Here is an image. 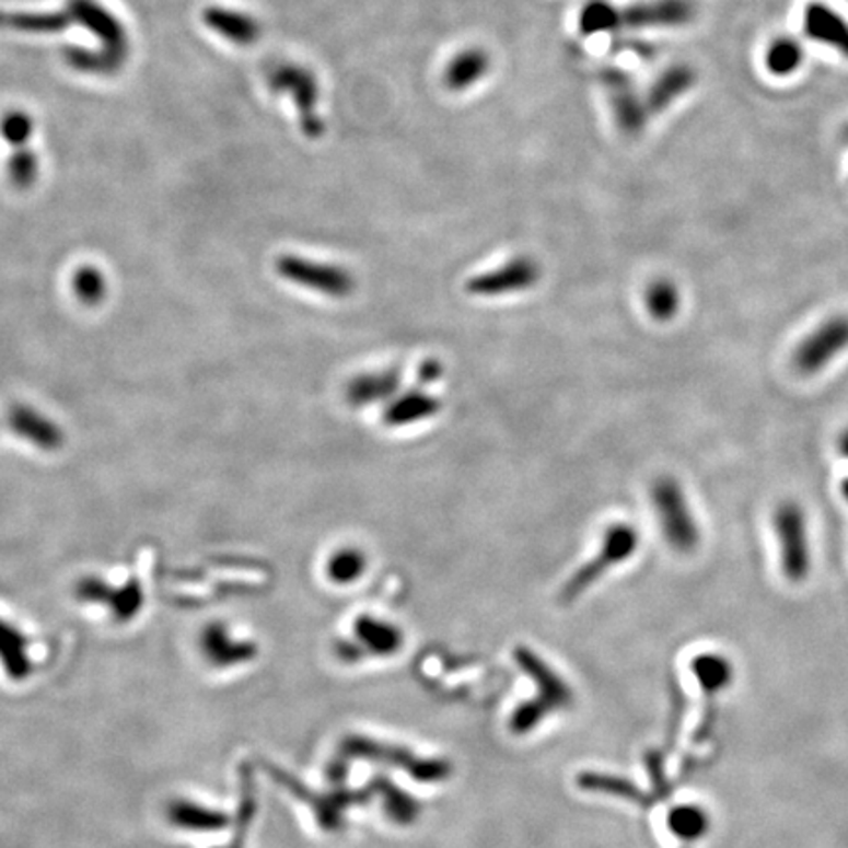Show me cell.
I'll return each instance as SVG.
<instances>
[{
  "label": "cell",
  "instance_id": "cell-19",
  "mask_svg": "<svg viewBox=\"0 0 848 848\" xmlns=\"http://www.w3.org/2000/svg\"><path fill=\"white\" fill-rule=\"evenodd\" d=\"M440 407L442 403L429 392L410 390L393 397L392 403L383 410V422L387 429L409 427L420 420L432 419L434 415H439Z\"/></svg>",
  "mask_w": 848,
  "mask_h": 848
},
{
  "label": "cell",
  "instance_id": "cell-20",
  "mask_svg": "<svg viewBox=\"0 0 848 848\" xmlns=\"http://www.w3.org/2000/svg\"><path fill=\"white\" fill-rule=\"evenodd\" d=\"M399 370L360 373L346 385V400L352 407H368L373 403L393 399L399 392Z\"/></svg>",
  "mask_w": 848,
  "mask_h": 848
},
{
  "label": "cell",
  "instance_id": "cell-30",
  "mask_svg": "<svg viewBox=\"0 0 848 848\" xmlns=\"http://www.w3.org/2000/svg\"><path fill=\"white\" fill-rule=\"evenodd\" d=\"M619 7L609 0H588L580 12V32L583 36H595L605 32H619Z\"/></svg>",
  "mask_w": 848,
  "mask_h": 848
},
{
  "label": "cell",
  "instance_id": "cell-3",
  "mask_svg": "<svg viewBox=\"0 0 848 848\" xmlns=\"http://www.w3.org/2000/svg\"><path fill=\"white\" fill-rule=\"evenodd\" d=\"M340 756L346 760L365 758V760L390 764L409 774L413 780L422 783L444 782L452 774V766L444 758H420L405 748L372 741L368 736H348L340 748Z\"/></svg>",
  "mask_w": 848,
  "mask_h": 848
},
{
  "label": "cell",
  "instance_id": "cell-32",
  "mask_svg": "<svg viewBox=\"0 0 848 848\" xmlns=\"http://www.w3.org/2000/svg\"><path fill=\"white\" fill-rule=\"evenodd\" d=\"M644 299H647V309H649L650 316L654 321H660V323L672 321L677 315L679 303H682L679 289L670 279H657L647 289V297Z\"/></svg>",
  "mask_w": 848,
  "mask_h": 848
},
{
  "label": "cell",
  "instance_id": "cell-43",
  "mask_svg": "<svg viewBox=\"0 0 848 848\" xmlns=\"http://www.w3.org/2000/svg\"><path fill=\"white\" fill-rule=\"evenodd\" d=\"M843 493H845V497L848 499V479L843 484Z\"/></svg>",
  "mask_w": 848,
  "mask_h": 848
},
{
  "label": "cell",
  "instance_id": "cell-7",
  "mask_svg": "<svg viewBox=\"0 0 848 848\" xmlns=\"http://www.w3.org/2000/svg\"><path fill=\"white\" fill-rule=\"evenodd\" d=\"M774 528L780 544L782 572L791 582L808 578L811 568L808 519L798 503L786 501L774 513Z\"/></svg>",
  "mask_w": 848,
  "mask_h": 848
},
{
  "label": "cell",
  "instance_id": "cell-15",
  "mask_svg": "<svg viewBox=\"0 0 848 848\" xmlns=\"http://www.w3.org/2000/svg\"><path fill=\"white\" fill-rule=\"evenodd\" d=\"M352 629L353 640L360 644L365 657H395L405 644V635L397 625L373 615H360L353 620Z\"/></svg>",
  "mask_w": 848,
  "mask_h": 848
},
{
  "label": "cell",
  "instance_id": "cell-13",
  "mask_svg": "<svg viewBox=\"0 0 848 848\" xmlns=\"http://www.w3.org/2000/svg\"><path fill=\"white\" fill-rule=\"evenodd\" d=\"M67 12L73 22H79L83 28L89 30L93 36L101 39L103 48L118 58H128V32L123 22L116 19L113 12L98 4L96 0H69Z\"/></svg>",
  "mask_w": 848,
  "mask_h": 848
},
{
  "label": "cell",
  "instance_id": "cell-16",
  "mask_svg": "<svg viewBox=\"0 0 848 848\" xmlns=\"http://www.w3.org/2000/svg\"><path fill=\"white\" fill-rule=\"evenodd\" d=\"M803 30L808 38L839 51L848 59V22L837 10L823 2H811L803 14Z\"/></svg>",
  "mask_w": 848,
  "mask_h": 848
},
{
  "label": "cell",
  "instance_id": "cell-44",
  "mask_svg": "<svg viewBox=\"0 0 848 848\" xmlns=\"http://www.w3.org/2000/svg\"><path fill=\"white\" fill-rule=\"evenodd\" d=\"M843 138H845V142L848 143V125L845 126V130H843Z\"/></svg>",
  "mask_w": 848,
  "mask_h": 848
},
{
  "label": "cell",
  "instance_id": "cell-27",
  "mask_svg": "<svg viewBox=\"0 0 848 848\" xmlns=\"http://www.w3.org/2000/svg\"><path fill=\"white\" fill-rule=\"evenodd\" d=\"M63 58L67 66L91 75H115L120 71V67L125 66V59L106 51L105 48L85 49L71 46L63 51Z\"/></svg>",
  "mask_w": 848,
  "mask_h": 848
},
{
  "label": "cell",
  "instance_id": "cell-14",
  "mask_svg": "<svg viewBox=\"0 0 848 848\" xmlns=\"http://www.w3.org/2000/svg\"><path fill=\"white\" fill-rule=\"evenodd\" d=\"M200 650L207 662L217 667L240 666L258 657L256 642L234 639L224 623H210L200 632Z\"/></svg>",
  "mask_w": 848,
  "mask_h": 848
},
{
  "label": "cell",
  "instance_id": "cell-42",
  "mask_svg": "<svg viewBox=\"0 0 848 848\" xmlns=\"http://www.w3.org/2000/svg\"><path fill=\"white\" fill-rule=\"evenodd\" d=\"M839 450L843 456L848 457V430L845 432V434H843V437H840Z\"/></svg>",
  "mask_w": 848,
  "mask_h": 848
},
{
  "label": "cell",
  "instance_id": "cell-40",
  "mask_svg": "<svg viewBox=\"0 0 848 848\" xmlns=\"http://www.w3.org/2000/svg\"><path fill=\"white\" fill-rule=\"evenodd\" d=\"M440 375H442V365H440V362H437V360H427V362L422 363L419 368L420 383L437 382Z\"/></svg>",
  "mask_w": 848,
  "mask_h": 848
},
{
  "label": "cell",
  "instance_id": "cell-10",
  "mask_svg": "<svg viewBox=\"0 0 848 848\" xmlns=\"http://www.w3.org/2000/svg\"><path fill=\"white\" fill-rule=\"evenodd\" d=\"M543 277V269L536 259L528 256H516L493 271L469 277L466 281V293L474 297H501L511 293H523L533 289Z\"/></svg>",
  "mask_w": 848,
  "mask_h": 848
},
{
  "label": "cell",
  "instance_id": "cell-21",
  "mask_svg": "<svg viewBox=\"0 0 848 848\" xmlns=\"http://www.w3.org/2000/svg\"><path fill=\"white\" fill-rule=\"evenodd\" d=\"M77 595H81V600L105 603L113 609L116 620H123V623L132 619L143 603L142 591H140L138 582L126 585L125 590L115 591L108 590L105 583H101L98 580H85L77 585Z\"/></svg>",
  "mask_w": 848,
  "mask_h": 848
},
{
  "label": "cell",
  "instance_id": "cell-24",
  "mask_svg": "<svg viewBox=\"0 0 848 848\" xmlns=\"http://www.w3.org/2000/svg\"><path fill=\"white\" fill-rule=\"evenodd\" d=\"M368 788L382 798L383 810L393 823L413 825L415 821L419 820L420 811H422L419 801L415 800L407 791L399 790L387 778L377 776L368 783Z\"/></svg>",
  "mask_w": 848,
  "mask_h": 848
},
{
  "label": "cell",
  "instance_id": "cell-25",
  "mask_svg": "<svg viewBox=\"0 0 848 848\" xmlns=\"http://www.w3.org/2000/svg\"><path fill=\"white\" fill-rule=\"evenodd\" d=\"M71 24L69 12H0V28L24 34H59Z\"/></svg>",
  "mask_w": 848,
  "mask_h": 848
},
{
  "label": "cell",
  "instance_id": "cell-37",
  "mask_svg": "<svg viewBox=\"0 0 848 848\" xmlns=\"http://www.w3.org/2000/svg\"><path fill=\"white\" fill-rule=\"evenodd\" d=\"M254 811H256V795H254V783L248 773L242 774V801H240L239 833L234 839L230 840L229 847L224 848H244L246 840V830L249 823L254 821Z\"/></svg>",
  "mask_w": 848,
  "mask_h": 848
},
{
  "label": "cell",
  "instance_id": "cell-26",
  "mask_svg": "<svg viewBox=\"0 0 848 848\" xmlns=\"http://www.w3.org/2000/svg\"><path fill=\"white\" fill-rule=\"evenodd\" d=\"M170 821L189 830H220L229 827L230 817L222 811L210 810L193 801H175L170 805Z\"/></svg>",
  "mask_w": 848,
  "mask_h": 848
},
{
  "label": "cell",
  "instance_id": "cell-28",
  "mask_svg": "<svg viewBox=\"0 0 848 848\" xmlns=\"http://www.w3.org/2000/svg\"><path fill=\"white\" fill-rule=\"evenodd\" d=\"M368 570L365 554L356 546H346L334 553L326 562V576L336 585H352Z\"/></svg>",
  "mask_w": 848,
  "mask_h": 848
},
{
  "label": "cell",
  "instance_id": "cell-12",
  "mask_svg": "<svg viewBox=\"0 0 848 848\" xmlns=\"http://www.w3.org/2000/svg\"><path fill=\"white\" fill-rule=\"evenodd\" d=\"M696 0H640L619 7L620 30L677 28L696 19Z\"/></svg>",
  "mask_w": 848,
  "mask_h": 848
},
{
  "label": "cell",
  "instance_id": "cell-9",
  "mask_svg": "<svg viewBox=\"0 0 848 848\" xmlns=\"http://www.w3.org/2000/svg\"><path fill=\"white\" fill-rule=\"evenodd\" d=\"M274 778L281 786H286L287 790L291 791L295 798L306 803L313 813H315L316 821L323 829L334 830L342 827L344 813L353 808V805H360L370 800V788L368 790L350 791V790H336L333 793H315V791L309 790L303 783L297 782L293 776L279 770V768H269Z\"/></svg>",
  "mask_w": 848,
  "mask_h": 848
},
{
  "label": "cell",
  "instance_id": "cell-11",
  "mask_svg": "<svg viewBox=\"0 0 848 848\" xmlns=\"http://www.w3.org/2000/svg\"><path fill=\"white\" fill-rule=\"evenodd\" d=\"M848 348V316H835L817 326L813 333L795 348L793 365L805 375L821 372L833 358H837Z\"/></svg>",
  "mask_w": 848,
  "mask_h": 848
},
{
  "label": "cell",
  "instance_id": "cell-23",
  "mask_svg": "<svg viewBox=\"0 0 848 848\" xmlns=\"http://www.w3.org/2000/svg\"><path fill=\"white\" fill-rule=\"evenodd\" d=\"M10 429L20 434L22 439L34 442L44 450H56L61 446V432L54 422L44 419L36 410L28 407H12L9 413Z\"/></svg>",
  "mask_w": 848,
  "mask_h": 848
},
{
  "label": "cell",
  "instance_id": "cell-4",
  "mask_svg": "<svg viewBox=\"0 0 848 848\" xmlns=\"http://www.w3.org/2000/svg\"><path fill=\"white\" fill-rule=\"evenodd\" d=\"M637 548H639V533L632 524H611L603 534L600 554L593 556L590 562L583 564L582 568L566 582L560 591V601L572 603V601L578 600L582 593L590 590L593 583H597V580H601L615 566L629 560L630 556L637 553Z\"/></svg>",
  "mask_w": 848,
  "mask_h": 848
},
{
  "label": "cell",
  "instance_id": "cell-5",
  "mask_svg": "<svg viewBox=\"0 0 848 848\" xmlns=\"http://www.w3.org/2000/svg\"><path fill=\"white\" fill-rule=\"evenodd\" d=\"M652 506L667 544L677 553H694L701 534L696 516L689 511L686 496L676 479L660 477L654 481Z\"/></svg>",
  "mask_w": 848,
  "mask_h": 848
},
{
  "label": "cell",
  "instance_id": "cell-36",
  "mask_svg": "<svg viewBox=\"0 0 848 848\" xmlns=\"http://www.w3.org/2000/svg\"><path fill=\"white\" fill-rule=\"evenodd\" d=\"M0 133L10 146L24 148L34 133V118L24 111H10L0 118Z\"/></svg>",
  "mask_w": 848,
  "mask_h": 848
},
{
  "label": "cell",
  "instance_id": "cell-39",
  "mask_svg": "<svg viewBox=\"0 0 848 848\" xmlns=\"http://www.w3.org/2000/svg\"><path fill=\"white\" fill-rule=\"evenodd\" d=\"M334 654H336L338 660L344 662V664H358V662H363V658H368L365 657V652L360 649V644L353 639L338 640L336 647H334Z\"/></svg>",
  "mask_w": 848,
  "mask_h": 848
},
{
  "label": "cell",
  "instance_id": "cell-22",
  "mask_svg": "<svg viewBox=\"0 0 848 848\" xmlns=\"http://www.w3.org/2000/svg\"><path fill=\"white\" fill-rule=\"evenodd\" d=\"M491 69V56L486 49L467 48L450 59L444 71V85L454 93H462L477 85Z\"/></svg>",
  "mask_w": 848,
  "mask_h": 848
},
{
  "label": "cell",
  "instance_id": "cell-35",
  "mask_svg": "<svg viewBox=\"0 0 848 848\" xmlns=\"http://www.w3.org/2000/svg\"><path fill=\"white\" fill-rule=\"evenodd\" d=\"M670 829L682 839H697L707 829V820L704 811L697 808H677L670 813Z\"/></svg>",
  "mask_w": 848,
  "mask_h": 848
},
{
  "label": "cell",
  "instance_id": "cell-18",
  "mask_svg": "<svg viewBox=\"0 0 848 848\" xmlns=\"http://www.w3.org/2000/svg\"><path fill=\"white\" fill-rule=\"evenodd\" d=\"M696 83L697 73L694 67L686 66V63L667 67L666 71H662L654 79V83L649 86V91L644 95L650 115L664 113L667 106L674 105L677 98L689 93Z\"/></svg>",
  "mask_w": 848,
  "mask_h": 848
},
{
  "label": "cell",
  "instance_id": "cell-17",
  "mask_svg": "<svg viewBox=\"0 0 848 848\" xmlns=\"http://www.w3.org/2000/svg\"><path fill=\"white\" fill-rule=\"evenodd\" d=\"M202 22L236 46H254L262 38V24L242 10L209 7L202 10Z\"/></svg>",
  "mask_w": 848,
  "mask_h": 848
},
{
  "label": "cell",
  "instance_id": "cell-31",
  "mask_svg": "<svg viewBox=\"0 0 848 848\" xmlns=\"http://www.w3.org/2000/svg\"><path fill=\"white\" fill-rule=\"evenodd\" d=\"M803 48L793 38H776L766 49L764 63L776 77H788L803 66Z\"/></svg>",
  "mask_w": 848,
  "mask_h": 848
},
{
  "label": "cell",
  "instance_id": "cell-2",
  "mask_svg": "<svg viewBox=\"0 0 848 848\" xmlns=\"http://www.w3.org/2000/svg\"><path fill=\"white\" fill-rule=\"evenodd\" d=\"M267 85L277 95H287L297 108L301 132L311 140H318L325 133L323 116L318 115V81L316 75L297 63H276L267 71Z\"/></svg>",
  "mask_w": 848,
  "mask_h": 848
},
{
  "label": "cell",
  "instance_id": "cell-33",
  "mask_svg": "<svg viewBox=\"0 0 848 848\" xmlns=\"http://www.w3.org/2000/svg\"><path fill=\"white\" fill-rule=\"evenodd\" d=\"M39 160L34 150L16 148L9 160V179L16 189H28L38 179Z\"/></svg>",
  "mask_w": 848,
  "mask_h": 848
},
{
  "label": "cell",
  "instance_id": "cell-41",
  "mask_svg": "<svg viewBox=\"0 0 848 848\" xmlns=\"http://www.w3.org/2000/svg\"><path fill=\"white\" fill-rule=\"evenodd\" d=\"M617 48L635 51V54H639L640 58H650V56L654 54V49H652L650 44H647V42H639V39H625V42L617 44Z\"/></svg>",
  "mask_w": 848,
  "mask_h": 848
},
{
  "label": "cell",
  "instance_id": "cell-1",
  "mask_svg": "<svg viewBox=\"0 0 848 848\" xmlns=\"http://www.w3.org/2000/svg\"><path fill=\"white\" fill-rule=\"evenodd\" d=\"M513 657L516 666L523 667L524 674L533 679L538 694L516 707L509 719V729L513 734H528L536 731L546 717L572 706L573 692L570 684L528 647H516Z\"/></svg>",
  "mask_w": 848,
  "mask_h": 848
},
{
  "label": "cell",
  "instance_id": "cell-6",
  "mask_svg": "<svg viewBox=\"0 0 848 848\" xmlns=\"http://www.w3.org/2000/svg\"><path fill=\"white\" fill-rule=\"evenodd\" d=\"M277 276L283 277L289 283L315 291L321 295L344 299L356 291V277L352 271L338 264H326L316 259L303 258L286 254L276 259Z\"/></svg>",
  "mask_w": 848,
  "mask_h": 848
},
{
  "label": "cell",
  "instance_id": "cell-8",
  "mask_svg": "<svg viewBox=\"0 0 848 848\" xmlns=\"http://www.w3.org/2000/svg\"><path fill=\"white\" fill-rule=\"evenodd\" d=\"M600 81L607 93L613 116L620 130L629 136L642 132L649 123V106L644 95H640L632 75L619 67H603Z\"/></svg>",
  "mask_w": 848,
  "mask_h": 848
},
{
  "label": "cell",
  "instance_id": "cell-29",
  "mask_svg": "<svg viewBox=\"0 0 848 848\" xmlns=\"http://www.w3.org/2000/svg\"><path fill=\"white\" fill-rule=\"evenodd\" d=\"M0 658L12 679L28 677L32 666L26 657V639L19 630L4 625L2 620H0Z\"/></svg>",
  "mask_w": 848,
  "mask_h": 848
},
{
  "label": "cell",
  "instance_id": "cell-34",
  "mask_svg": "<svg viewBox=\"0 0 848 848\" xmlns=\"http://www.w3.org/2000/svg\"><path fill=\"white\" fill-rule=\"evenodd\" d=\"M73 291L85 305H98L106 293L105 277L96 267H79L73 276Z\"/></svg>",
  "mask_w": 848,
  "mask_h": 848
},
{
  "label": "cell",
  "instance_id": "cell-38",
  "mask_svg": "<svg viewBox=\"0 0 848 848\" xmlns=\"http://www.w3.org/2000/svg\"><path fill=\"white\" fill-rule=\"evenodd\" d=\"M697 677L704 682L706 687H721L729 682L731 677V666L724 658L716 657V654H704V657L696 658V664H694Z\"/></svg>",
  "mask_w": 848,
  "mask_h": 848
}]
</instances>
